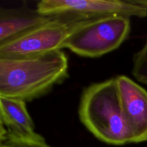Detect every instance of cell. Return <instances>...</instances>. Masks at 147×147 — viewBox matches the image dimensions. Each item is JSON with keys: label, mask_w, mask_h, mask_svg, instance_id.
Here are the masks:
<instances>
[{"label": "cell", "mask_w": 147, "mask_h": 147, "mask_svg": "<svg viewBox=\"0 0 147 147\" xmlns=\"http://www.w3.org/2000/svg\"><path fill=\"white\" fill-rule=\"evenodd\" d=\"M132 74L138 81L147 86V40L134 57Z\"/></svg>", "instance_id": "9"}, {"label": "cell", "mask_w": 147, "mask_h": 147, "mask_svg": "<svg viewBox=\"0 0 147 147\" xmlns=\"http://www.w3.org/2000/svg\"><path fill=\"white\" fill-rule=\"evenodd\" d=\"M78 115L85 127L101 142L116 146L133 143L116 78L86 88L80 96Z\"/></svg>", "instance_id": "2"}, {"label": "cell", "mask_w": 147, "mask_h": 147, "mask_svg": "<svg viewBox=\"0 0 147 147\" xmlns=\"http://www.w3.org/2000/svg\"><path fill=\"white\" fill-rule=\"evenodd\" d=\"M1 126L17 137L27 139H42L35 132V127L27 111L26 102L19 99L0 96Z\"/></svg>", "instance_id": "8"}, {"label": "cell", "mask_w": 147, "mask_h": 147, "mask_svg": "<svg viewBox=\"0 0 147 147\" xmlns=\"http://www.w3.org/2000/svg\"><path fill=\"white\" fill-rule=\"evenodd\" d=\"M1 147H51L46 143L44 138L27 139L17 137L11 134L1 135Z\"/></svg>", "instance_id": "10"}, {"label": "cell", "mask_w": 147, "mask_h": 147, "mask_svg": "<svg viewBox=\"0 0 147 147\" xmlns=\"http://www.w3.org/2000/svg\"><path fill=\"white\" fill-rule=\"evenodd\" d=\"M83 20L55 17L46 24L0 44V58H25L61 50L71 32Z\"/></svg>", "instance_id": "4"}, {"label": "cell", "mask_w": 147, "mask_h": 147, "mask_svg": "<svg viewBox=\"0 0 147 147\" xmlns=\"http://www.w3.org/2000/svg\"><path fill=\"white\" fill-rule=\"evenodd\" d=\"M130 30V17L126 16L85 20L71 32L63 48L83 57H98L121 46Z\"/></svg>", "instance_id": "3"}, {"label": "cell", "mask_w": 147, "mask_h": 147, "mask_svg": "<svg viewBox=\"0 0 147 147\" xmlns=\"http://www.w3.org/2000/svg\"><path fill=\"white\" fill-rule=\"evenodd\" d=\"M68 76L61 50L25 58H0V96L30 101L47 94Z\"/></svg>", "instance_id": "1"}, {"label": "cell", "mask_w": 147, "mask_h": 147, "mask_svg": "<svg viewBox=\"0 0 147 147\" xmlns=\"http://www.w3.org/2000/svg\"><path fill=\"white\" fill-rule=\"evenodd\" d=\"M55 17L41 14L26 5L0 9V44L20 37L51 21Z\"/></svg>", "instance_id": "7"}, {"label": "cell", "mask_w": 147, "mask_h": 147, "mask_svg": "<svg viewBox=\"0 0 147 147\" xmlns=\"http://www.w3.org/2000/svg\"><path fill=\"white\" fill-rule=\"evenodd\" d=\"M36 9L45 15L77 20L111 15L147 17L146 9L133 0H42L37 3Z\"/></svg>", "instance_id": "5"}, {"label": "cell", "mask_w": 147, "mask_h": 147, "mask_svg": "<svg viewBox=\"0 0 147 147\" xmlns=\"http://www.w3.org/2000/svg\"><path fill=\"white\" fill-rule=\"evenodd\" d=\"M123 114L133 143L147 141V91L125 76L116 78Z\"/></svg>", "instance_id": "6"}]
</instances>
